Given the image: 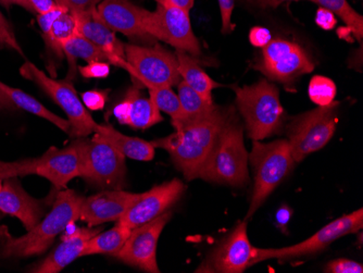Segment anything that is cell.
<instances>
[{"label": "cell", "mask_w": 363, "mask_h": 273, "mask_svg": "<svg viewBox=\"0 0 363 273\" xmlns=\"http://www.w3.org/2000/svg\"><path fill=\"white\" fill-rule=\"evenodd\" d=\"M4 213L0 211V245L5 244L7 240H11L12 236L10 234L9 230L7 229L6 225L1 224V219H3Z\"/></svg>", "instance_id": "47"}, {"label": "cell", "mask_w": 363, "mask_h": 273, "mask_svg": "<svg viewBox=\"0 0 363 273\" xmlns=\"http://www.w3.org/2000/svg\"><path fill=\"white\" fill-rule=\"evenodd\" d=\"M191 12L170 4H157L155 11L147 10L144 28L155 40H161L193 57L201 56L199 40L191 26Z\"/></svg>", "instance_id": "10"}, {"label": "cell", "mask_w": 363, "mask_h": 273, "mask_svg": "<svg viewBox=\"0 0 363 273\" xmlns=\"http://www.w3.org/2000/svg\"><path fill=\"white\" fill-rule=\"evenodd\" d=\"M233 89L236 105L252 140H262L281 133L285 113L274 84L263 79L256 84L234 87Z\"/></svg>", "instance_id": "4"}, {"label": "cell", "mask_w": 363, "mask_h": 273, "mask_svg": "<svg viewBox=\"0 0 363 273\" xmlns=\"http://www.w3.org/2000/svg\"><path fill=\"white\" fill-rule=\"evenodd\" d=\"M234 111V107L217 106L203 119L172 124L174 133L152 140V146L167 150L184 178L195 180Z\"/></svg>", "instance_id": "1"}, {"label": "cell", "mask_w": 363, "mask_h": 273, "mask_svg": "<svg viewBox=\"0 0 363 273\" xmlns=\"http://www.w3.org/2000/svg\"><path fill=\"white\" fill-rule=\"evenodd\" d=\"M32 6L33 11L36 14H45L58 9L61 6L56 3V0H28Z\"/></svg>", "instance_id": "42"}, {"label": "cell", "mask_w": 363, "mask_h": 273, "mask_svg": "<svg viewBox=\"0 0 363 273\" xmlns=\"http://www.w3.org/2000/svg\"><path fill=\"white\" fill-rule=\"evenodd\" d=\"M248 160L254 168L255 185L246 220L256 213L295 164L287 140L271 143L254 140Z\"/></svg>", "instance_id": "5"}, {"label": "cell", "mask_w": 363, "mask_h": 273, "mask_svg": "<svg viewBox=\"0 0 363 273\" xmlns=\"http://www.w3.org/2000/svg\"><path fill=\"white\" fill-rule=\"evenodd\" d=\"M0 46L10 47L12 50L18 52V54L23 55V50H22L19 42L16 40L11 26L1 11H0Z\"/></svg>", "instance_id": "34"}, {"label": "cell", "mask_w": 363, "mask_h": 273, "mask_svg": "<svg viewBox=\"0 0 363 273\" xmlns=\"http://www.w3.org/2000/svg\"><path fill=\"white\" fill-rule=\"evenodd\" d=\"M62 50L63 54L68 58L69 65H70L69 74L71 73V74L74 75L77 73V71H75V69H77L75 61L77 59L85 60L87 63L106 62L112 65L111 58L101 48H99L94 43L89 42L83 36L79 35V34H77L70 40H67L62 45Z\"/></svg>", "instance_id": "27"}, {"label": "cell", "mask_w": 363, "mask_h": 273, "mask_svg": "<svg viewBox=\"0 0 363 273\" xmlns=\"http://www.w3.org/2000/svg\"><path fill=\"white\" fill-rule=\"evenodd\" d=\"M197 179L230 186H242L250 181L244 128L236 111L222 128Z\"/></svg>", "instance_id": "3"}, {"label": "cell", "mask_w": 363, "mask_h": 273, "mask_svg": "<svg viewBox=\"0 0 363 273\" xmlns=\"http://www.w3.org/2000/svg\"><path fill=\"white\" fill-rule=\"evenodd\" d=\"M315 23L322 30H331L335 28L337 19H336L335 14L333 12L325 9V8L320 7L317 14H315Z\"/></svg>", "instance_id": "41"}, {"label": "cell", "mask_w": 363, "mask_h": 273, "mask_svg": "<svg viewBox=\"0 0 363 273\" xmlns=\"http://www.w3.org/2000/svg\"><path fill=\"white\" fill-rule=\"evenodd\" d=\"M363 227L362 209L354 211L350 215L342 216L307 238L301 243L282 248H257L255 264L269 260H286L308 255L317 254L331 245L338 238L347 234L357 233Z\"/></svg>", "instance_id": "12"}, {"label": "cell", "mask_w": 363, "mask_h": 273, "mask_svg": "<svg viewBox=\"0 0 363 273\" xmlns=\"http://www.w3.org/2000/svg\"><path fill=\"white\" fill-rule=\"evenodd\" d=\"M272 40L270 30L263 26H255L250 32V42L255 47L263 48Z\"/></svg>", "instance_id": "40"}, {"label": "cell", "mask_w": 363, "mask_h": 273, "mask_svg": "<svg viewBox=\"0 0 363 273\" xmlns=\"http://www.w3.org/2000/svg\"><path fill=\"white\" fill-rule=\"evenodd\" d=\"M72 13V12H71ZM77 20V34L97 45L111 58L112 65L128 71L125 45L116 36L113 30L98 19L95 11L91 13H72Z\"/></svg>", "instance_id": "22"}, {"label": "cell", "mask_w": 363, "mask_h": 273, "mask_svg": "<svg viewBox=\"0 0 363 273\" xmlns=\"http://www.w3.org/2000/svg\"><path fill=\"white\" fill-rule=\"evenodd\" d=\"M83 201L84 197L77 195L73 189L59 191L52 211L35 227L26 235L12 238L0 245V260L26 258L46 252L69 224L79 220Z\"/></svg>", "instance_id": "2"}, {"label": "cell", "mask_w": 363, "mask_h": 273, "mask_svg": "<svg viewBox=\"0 0 363 273\" xmlns=\"http://www.w3.org/2000/svg\"><path fill=\"white\" fill-rule=\"evenodd\" d=\"M256 70L275 82L289 85L315 70V62L301 45L283 38L271 40L263 47Z\"/></svg>", "instance_id": "11"}, {"label": "cell", "mask_w": 363, "mask_h": 273, "mask_svg": "<svg viewBox=\"0 0 363 273\" xmlns=\"http://www.w3.org/2000/svg\"><path fill=\"white\" fill-rule=\"evenodd\" d=\"M0 211L18 218L26 231L35 227L44 216L40 201L28 195L16 178L4 181L0 189Z\"/></svg>", "instance_id": "20"}, {"label": "cell", "mask_w": 363, "mask_h": 273, "mask_svg": "<svg viewBox=\"0 0 363 273\" xmlns=\"http://www.w3.org/2000/svg\"><path fill=\"white\" fill-rule=\"evenodd\" d=\"M336 93L337 89L335 83L328 77L315 75L310 81L308 94L312 103L318 107L331 105L335 99Z\"/></svg>", "instance_id": "32"}, {"label": "cell", "mask_w": 363, "mask_h": 273, "mask_svg": "<svg viewBox=\"0 0 363 273\" xmlns=\"http://www.w3.org/2000/svg\"><path fill=\"white\" fill-rule=\"evenodd\" d=\"M77 70L85 79H105L109 75L110 65L106 62H89L85 67H79Z\"/></svg>", "instance_id": "37"}, {"label": "cell", "mask_w": 363, "mask_h": 273, "mask_svg": "<svg viewBox=\"0 0 363 273\" xmlns=\"http://www.w3.org/2000/svg\"><path fill=\"white\" fill-rule=\"evenodd\" d=\"M38 23L47 50L59 59L65 57L62 45L77 34L74 16L67 8L60 7L48 13L38 14Z\"/></svg>", "instance_id": "23"}, {"label": "cell", "mask_w": 363, "mask_h": 273, "mask_svg": "<svg viewBox=\"0 0 363 273\" xmlns=\"http://www.w3.org/2000/svg\"><path fill=\"white\" fill-rule=\"evenodd\" d=\"M177 96L181 101L182 108L184 110L186 119L181 122H172L174 123H183V122L195 121V120L203 119L209 116L213 110L217 108L213 101H210L203 99L201 94L194 91L184 81L177 84Z\"/></svg>", "instance_id": "29"}, {"label": "cell", "mask_w": 363, "mask_h": 273, "mask_svg": "<svg viewBox=\"0 0 363 273\" xmlns=\"http://www.w3.org/2000/svg\"><path fill=\"white\" fill-rule=\"evenodd\" d=\"M56 3L58 4L59 6H61V7H65V5H63V0H56Z\"/></svg>", "instance_id": "49"}, {"label": "cell", "mask_w": 363, "mask_h": 273, "mask_svg": "<svg viewBox=\"0 0 363 273\" xmlns=\"http://www.w3.org/2000/svg\"><path fill=\"white\" fill-rule=\"evenodd\" d=\"M157 4L167 3L170 5L177 6V7L183 8V9L187 10L191 12L193 9L194 3L195 0H156Z\"/></svg>", "instance_id": "45"}, {"label": "cell", "mask_w": 363, "mask_h": 273, "mask_svg": "<svg viewBox=\"0 0 363 273\" xmlns=\"http://www.w3.org/2000/svg\"><path fill=\"white\" fill-rule=\"evenodd\" d=\"M109 91H89L82 94V103L89 110H101L107 103Z\"/></svg>", "instance_id": "36"}, {"label": "cell", "mask_w": 363, "mask_h": 273, "mask_svg": "<svg viewBox=\"0 0 363 273\" xmlns=\"http://www.w3.org/2000/svg\"><path fill=\"white\" fill-rule=\"evenodd\" d=\"M47 179L55 189L61 191L74 178L81 175V162L75 146L50 147L44 155L35 158V173Z\"/></svg>", "instance_id": "19"}, {"label": "cell", "mask_w": 363, "mask_h": 273, "mask_svg": "<svg viewBox=\"0 0 363 273\" xmlns=\"http://www.w3.org/2000/svg\"><path fill=\"white\" fill-rule=\"evenodd\" d=\"M244 1L250 4V5L256 6V7L262 8V9H268V8H277L285 3L301 1V0H244Z\"/></svg>", "instance_id": "44"}, {"label": "cell", "mask_w": 363, "mask_h": 273, "mask_svg": "<svg viewBox=\"0 0 363 273\" xmlns=\"http://www.w3.org/2000/svg\"><path fill=\"white\" fill-rule=\"evenodd\" d=\"M256 254L257 247L250 244L245 220L210 252L197 272L242 273L254 264Z\"/></svg>", "instance_id": "14"}, {"label": "cell", "mask_w": 363, "mask_h": 273, "mask_svg": "<svg viewBox=\"0 0 363 273\" xmlns=\"http://www.w3.org/2000/svg\"><path fill=\"white\" fill-rule=\"evenodd\" d=\"M95 228H77L74 222L69 224L62 232L61 243L40 264L30 269V272L57 273L69 266L79 257L87 240L101 232Z\"/></svg>", "instance_id": "18"}, {"label": "cell", "mask_w": 363, "mask_h": 273, "mask_svg": "<svg viewBox=\"0 0 363 273\" xmlns=\"http://www.w3.org/2000/svg\"><path fill=\"white\" fill-rule=\"evenodd\" d=\"M95 133L99 134L106 142L119 150L124 157L138 162H150L154 159L156 148L152 146V142L124 135L109 124L97 123Z\"/></svg>", "instance_id": "24"}, {"label": "cell", "mask_w": 363, "mask_h": 273, "mask_svg": "<svg viewBox=\"0 0 363 273\" xmlns=\"http://www.w3.org/2000/svg\"><path fill=\"white\" fill-rule=\"evenodd\" d=\"M179 71L182 81H184L189 87L201 94L203 99L212 101V91L220 87L212 77L206 73L195 57L191 56L183 50H175Z\"/></svg>", "instance_id": "25"}, {"label": "cell", "mask_w": 363, "mask_h": 273, "mask_svg": "<svg viewBox=\"0 0 363 273\" xmlns=\"http://www.w3.org/2000/svg\"><path fill=\"white\" fill-rule=\"evenodd\" d=\"M116 119L124 126L135 130H146L160 123L163 118L150 97H146L140 91V85H133L126 91L123 101L113 109Z\"/></svg>", "instance_id": "21"}, {"label": "cell", "mask_w": 363, "mask_h": 273, "mask_svg": "<svg viewBox=\"0 0 363 273\" xmlns=\"http://www.w3.org/2000/svg\"><path fill=\"white\" fill-rule=\"evenodd\" d=\"M103 0H63V5L72 13H91Z\"/></svg>", "instance_id": "39"}, {"label": "cell", "mask_w": 363, "mask_h": 273, "mask_svg": "<svg viewBox=\"0 0 363 273\" xmlns=\"http://www.w3.org/2000/svg\"><path fill=\"white\" fill-rule=\"evenodd\" d=\"M340 101L301 113L287 126L289 148L294 162H301L308 155L322 150L333 138L338 123Z\"/></svg>", "instance_id": "7"}, {"label": "cell", "mask_w": 363, "mask_h": 273, "mask_svg": "<svg viewBox=\"0 0 363 273\" xmlns=\"http://www.w3.org/2000/svg\"><path fill=\"white\" fill-rule=\"evenodd\" d=\"M185 191V185L179 179L162 183L143 193L142 197L117 221L118 225L133 230L156 219L174 205Z\"/></svg>", "instance_id": "15"}, {"label": "cell", "mask_w": 363, "mask_h": 273, "mask_svg": "<svg viewBox=\"0 0 363 273\" xmlns=\"http://www.w3.org/2000/svg\"><path fill=\"white\" fill-rule=\"evenodd\" d=\"M324 272L362 273L363 266L359 264V262H354V260L340 258V260H333V262H328L325 268H324Z\"/></svg>", "instance_id": "35"}, {"label": "cell", "mask_w": 363, "mask_h": 273, "mask_svg": "<svg viewBox=\"0 0 363 273\" xmlns=\"http://www.w3.org/2000/svg\"><path fill=\"white\" fill-rule=\"evenodd\" d=\"M81 162V178L104 189H121L125 182V157L98 133L73 142Z\"/></svg>", "instance_id": "6"}, {"label": "cell", "mask_w": 363, "mask_h": 273, "mask_svg": "<svg viewBox=\"0 0 363 273\" xmlns=\"http://www.w3.org/2000/svg\"><path fill=\"white\" fill-rule=\"evenodd\" d=\"M150 97L160 111L170 116L172 122L184 121L186 119L184 110L182 108L179 96L171 87H147Z\"/></svg>", "instance_id": "31"}, {"label": "cell", "mask_w": 363, "mask_h": 273, "mask_svg": "<svg viewBox=\"0 0 363 273\" xmlns=\"http://www.w3.org/2000/svg\"><path fill=\"white\" fill-rule=\"evenodd\" d=\"M35 173V158L23 159L19 162H0V189L4 181L10 178L26 177Z\"/></svg>", "instance_id": "33"}, {"label": "cell", "mask_w": 363, "mask_h": 273, "mask_svg": "<svg viewBox=\"0 0 363 273\" xmlns=\"http://www.w3.org/2000/svg\"><path fill=\"white\" fill-rule=\"evenodd\" d=\"M311 3L317 4L320 7L325 8L333 12L335 16L340 17L342 21L346 24L348 30L354 34L358 40H362L363 36V19L354 8L350 6L347 0H308Z\"/></svg>", "instance_id": "30"}, {"label": "cell", "mask_w": 363, "mask_h": 273, "mask_svg": "<svg viewBox=\"0 0 363 273\" xmlns=\"http://www.w3.org/2000/svg\"><path fill=\"white\" fill-rule=\"evenodd\" d=\"M130 234V229L118 224L113 229L108 230L104 233L99 232L91 240H87L84 248L82 250V256L98 254H109L114 256L121 250Z\"/></svg>", "instance_id": "28"}, {"label": "cell", "mask_w": 363, "mask_h": 273, "mask_svg": "<svg viewBox=\"0 0 363 273\" xmlns=\"http://www.w3.org/2000/svg\"><path fill=\"white\" fill-rule=\"evenodd\" d=\"M0 5L4 6L7 9H9L12 6H20L28 11L34 12L28 0H0Z\"/></svg>", "instance_id": "46"}, {"label": "cell", "mask_w": 363, "mask_h": 273, "mask_svg": "<svg viewBox=\"0 0 363 273\" xmlns=\"http://www.w3.org/2000/svg\"><path fill=\"white\" fill-rule=\"evenodd\" d=\"M0 89L11 99L12 103L14 104L16 108L26 110L32 115L43 118V119L47 120V121L56 126L57 128L62 130L65 133L70 134V123H69L68 120L55 115L54 112L47 109L38 99H34L28 94L24 93L21 89H14V87L5 84L1 81H0Z\"/></svg>", "instance_id": "26"}, {"label": "cell", "mask_w": 363, "mask_h": 273, "mask_svg": "<svg viewBox=\"0 0 363 273\" xmlns=\"http://www.w3.org/2000/svg\"><path fill=\"white\" fill-rule=\"evenodd\" d=\"M218 3H219L220 14H221L222 32L224 34L230 33L235 28V26L232 23L235 0H218Z\"/></svg>", "instance_id": "38"}, {"label": "cell", "mask_w": 363, "mask_h": 273, "mask_svg": "<svg viewBox=\"0 0 363 273\" xmlns=\"http://www.w3.org/2000/svg\"><path fill=\"white\" fill-rule=\"evenodd\" d=\"M143 193H130L121 189H105L83 201L79 220L89 227L106 222L118 221L142 197Z\"/></svg>", "instance_id": "17"}, {"label": "cell", "mask_w": 363, "mask_h": 273, "mask_svg": "<svg viewBox=\"0 0 363 273\" xmlns=\"http://www.w3.org/2000/svg\"><path fill=\"white\" fill-rule=\"evenodd\" d=\"M171 217L172 213L166 211L156 219L130 230L125 243L114 257L124 264L145 272H160L157 262V246L159 238Z\"/></svg>", "instance_id": "13"}, {"label": "cell", "mask_w": 363, "mask_h": 273, "mask_svg": "<svg viewBox=\"0 0 363 273\" xmlns=\"http://www.w3.org/2000/svg\"><path fill=\"white\" fill-rule=\"evenodd\" d=\"M146 9L138 7L130 0H103L95 13L106 26L134 40L154 42L155 38L144 28Z\"/></svg>", "instance_id": "16"}, {"label": "cell", "mask_w": 363, "mask_h": 273, "mask_svg": "<svg viewBox=\"0 0 363 273\" xmlns=\"http://www.w3.org/2000/svg\"><path fill=\"white\" fill-rule=\"evenodd\" d=\"M3 109L12 110L16 109V107L14 106V104L12 103L11 99L0 89V110Z\"/></svg>", "instance_id": "48"}, {"label": "cell", "mask_w": 363, "mask_h": 273, "mask_svg": "<svg viewBox=\"0 0 363 273\" xmlns=\"http://www.w3.org/2000/svg\"><path fill=\"white\" fill-rule=\"evenodd\" d=\"M291 213H293V211H291V208L287 205H284L279 208V211H277V215H275V221H277V227L282 230L283 232H285L287 224L289 223Z\"/></svg>", "instance_id": "43"}, {"label": "cell", "mask_w": 363, "mask_h": 273, "mask_svg": "<svg viewBox=\"0 0 363 273\" xmlns=\"http://www.w3.org/2000/svg\"><path fill=\"white\" fill-rule=\"evenodd\" d=\"M128 72L145 87H172L181 82L177 56L160 45L124 46Z\"/></svg>", "instance_id": "9"}, {"label": "cell", "mask_w": 363, "mask_h": 273, "mask_svg": "<svg viewBox=\"0 0 363 273\" xmlns=\"http://www.w3.org/2000/svg\"><path fill=\"white\" fill-rule=\"evenodd\" d=\"M20 74L24 79L35 83L40 89L65 111L70 123L71 138H87L95 133L97 122L93 119L84 104L77 95L70 81H58L45 74L44 71L26 61L20 68Z\"/></svg>", "instance_id": "8"}]
</instances>
